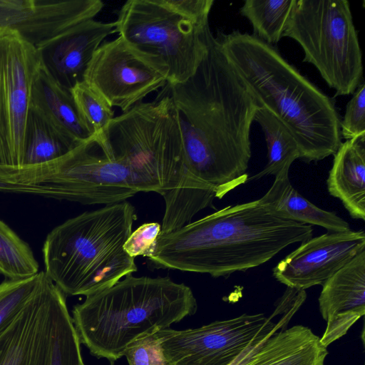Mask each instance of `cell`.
<instances>
[{"label": "cell", "instance_id": "6da1fadb", "mask_svg": "<svg viewBox=\"0 0 365 365\" xmlns=\"http://www.w3.org/2000/svg\"><path fill=\"white\" fill-rule=\"evenodd\" d=\"M167 86L188 170L222 199L247 182L250 129L260 106L214 36L195 73Z\"/></svg>", "mask_w": 365, "mask_h": 365}, {"label": "cell", "instance_id": "7a4b0ae2", "mask_svg": "<svg viewBox=\"0 0 365 365\" xmlns=\"http://www.w3.org/2000/svg\"><path fill=\"white\" fill-rule=\"evenodd\" d=\"M312 225L286 218L260 198L230 205L158 236L148 257L153 269L228 277L270 260L312 237Z\"/></svg>", "mask_w": 365, "mask_h": 365}, {"label": "cell", "instance_id": "3957f363", "mask_svg": "<svg viewBox=\"0 0 365 365\" xmlns=\"http://www.w3.org/2000/svg\"><path fill=\"white\" fill-rule=\"evenodd\" d=\"M96 135L128 168L138 192L163 197L159 236L188 224L217 197L213 187L188 170L175 109L168 94L135 105Z\"/></svg>", "mask_w": 365, "mask_h": 365}, {"label": "cell", "instance_id": "277c9868", "mask_svg": "<svg viewBox=\"0 0 365 365\" xmlns=\"http://www.w3.org/2000/svg\"><path fill=\"white\" fill-rule=\"evenodd\" d=\"M215 38L258 104L292 133L299 158L317 162L334 155L341 144V120L327 95L253 34L234 31Z\"/></svg>", "mask_w": 365, "mask_h": 365}, {"label": "cell", "instance_id": "5b68a950", "mask_svg": "<svg viewBox=\"0 0 365 365\" xmlns=\"http://www.w3.org/2000/svg\"><path fill=\"white\" fill-rule=\"evenodd\" d=\"M197 309L193 292L184 283L129 274L76 304L72 319L90 353L113 364L135 340L170 328Z\"/></svg>", "mask_w": 365, "mask_h": 365}, {"label": "cell", "instance_id": "8992f818", "mask_svg": "<svg viewBox=\"0 0 365 365\" xmlns=\"http://www.w3.org/2000/svg\"><path fill=\"white\" fill-rule=\"evenodd\" d=\"M135 220L125 200L66 220L43 242L45 274L65 295L87 297L112 287L137 271L123 249Z\"/></svg>", "mask_w": 365, "mask_h": 365}, {"label": "cell", "instance_id": "52a82bcc", "mask_svg": "<svg viewBox=\"0 0 365 365\" xmlns=\"http://www.w3.org/2000/svg\"><path fill=\"white\" fill-rule=\"evenodd\" d=\"M116 33L136 52L182 83L196 71L213 36L208 20L191 18L175 0H129L115 21Z\"/></svg>", "mask_w": 365, "mask_h": 365}, {"label": "cell", "instance_id": "ba28073f", "mask_svg": "<svg viewBox=\"0 0 365 365\" xmlns=\"http://www.w3.org/2000/svg\"><path fill=\"white\" fill-rule=\"evenodd\" d=\"M282 37L296 41L335 96L353 94L363 73L362 55L349 2L294 0Z\"/></svg>", "mask_w": 365, "mask_h": 365}, {"label": "cell", "instance_id": "9c48e42d", "mask_svg": "<svg viewBox=\"0 0 365 365\" xmlns=\"http://www.w3.org/2000/svg\"><path fill=\"white\" fill-rule=\"evenodd\" d=\"M299 307L294 305L277 323L263 314H243L197 328H168L155 334L168 365H230L250 346L284 328Z\"/></svg>", "mask_w": 365, "mask_h": 365}, {"label": "cell", "instance_id": "30bf717a", "mask_svg": "<svg viewBox=\"0 0 365 365\" xmlns=\"http://www.w3.org/2000/svg\"><path fill=\"white\" fill-rule=\"evenodd\" d=\"M41 63L36 47L16 31L0 30V163L23 166L31 90Z\"/></svg>", "mask_w": 365, "mask_h": 365}, {"label": "cell", "instance_id": "8fae6325", "mask_svg": "<svg viewBox=\"0 0 365 365\" xmlns=\"http://www.w3.org/2000/svg\"><path fill=\"white\" fill-rule=\"evenodd\" d=\"M123 112L168 84V76L133 49L122 37L104 41L93 53L83 81Z\"/></svg>", "mask_w": 365, "mask_h": 365}, {"label": "cell", "instance_id": "7c38bea8", "mask_svg": "<svg viewBox=\"0 0 365 365\" xmlns=\"http://www.w3.org/2000/svg\"><path fill=\"white\" fill-rule=\"evenodd\" d=\"M66 295L44 273L26 304L0 328V365H51Z\"/></svg>", "mask_w": 365, "mask_h": 365}, {"label": "cell", "instance_id": "4fadbf2b", "mask_svg": "<svg viewBox=\"0 0 365 365\" xmlns=\"http://www.w3.org/2000/svg\"><path fill=\"white\" fill-rule=\"evenodd\" d=\"M69 201L112 205L139 192L128 168L93 135L58 159Z\"/></svg>", "mask_w": 365, "mask_h": 365}, {"label": "cell", "instance_id": "5bb4252c", "mask_svg": "<svg viewBox=\"0 0 365 365\" xmlns=\"http://www.w3.org/2000/svg\"><path fill=\"white\" fill-rule=\"evenodd\" d=\"M365 248L362 230L327 232L301 245L273 269V276L291 289L305 290L322 285Z\"/></svg>", "mask_w": 365, "mask_h": 365}, {"label": "cell", "instance_id": "9a60e30c", "mask_svg": "<svg viewBox=\"0 0 365 365\" xmlns=\"http://www.w3.org/2000/svg\"><path fill=\"white\" fill-rule=\"evenodd\" d=\"M103 7L101 0H0V30L16 31L37 47Z\"/></svg>", "mask_w": 365, "mask_h": 365}, {"label": "cell", "instance_id": "2e32d148", "mask_svg": "<svg viewBox=\"0 0 365 365\" xmlns=\"http://www.w3.org/2000/svg\"><path fill=\"white\" fill-rule=\"evenodd\" d=\"M115 33V21L92 19L81 22L36 47L41 66L56 82L71 91L83 81L99 46Z\"/></svg>", "mask_w": 365, "mask_h": 365}, {"label": "cell", "instance_id": "e0dca14e", "mask_svg": "<svg viewBox=\"0 0 365 365\" xmlns=\"http://www.w3.org/2000/svg\"><path fill=\"white\" fill-rule=\"evenodd\" d=\"M322 286L319 307L327 327L320 341L327 348L365 314V248Z\"/></svg>", "mask_w": 365, "mask_h": 365}, {"label": "cell", "instance_id": "ac0fdd59", "mask_svg": "<svg viewBox=\"0 0 365 365\" xmlns=\"http://www.w3.org/2000/svg\"><path fill=\"white\" fill-rule=\"evenodd\" d=\"M327 184L329 193L341 200L351 217L365 220V134L341 143Z\"/></svg>", "mask_w": 365, "mask_h": 365}, {"label": "cell", "instance_id": "d6986e66", "mask_svg": "<svg viewBox=\"0 0 365 365\" xmlns=\"http://www.w3.org/2000/svg\"><path fill=\"white\" fill-rule=\"evenodd\" d=\"M327 354L311 329L294 325L271 334L246 365H324Z\"/></svg>", "mask_w": 365, "mask_h": 365}, {"label": "cell", "instance_id": "ffe728a7", "mask_svg": "<svg viewBox=\"0 0 365 365\" xmlns=\"http://www.w3.org/2000/svg\"><path fill=\"white\" fill-rule=\"evenodd\" d=\"M31 107L78 143L93 135L81 117L71 91L56 82L41 66L33 83Z\"/></svg>", "mask_w": 365, "mask_h": 365}, {"label": "cell", "instance_id": "44dd1931", "mask_svg": "<svg viewBox=\"0 0 365 365\" xmlns=\"http://www.w3.org/2000/svg\"><path fill=\"white\" fill-rule=\"evenodd\" d=\"M274 177L272 185L260 199L283 217L312 226H320L328 232L350 230L349 223L344 219L317 207L302 196L289 181V170H284Z\"/></svg>", "mask_w": 365, "mask_h": 365}, {"label": "cell", "instance_id": "7402d4cb", "mask_svg": "<svg viewBox=\"0 0 365 365\" xmlns=\"http://www.w3.org/2000/svg\"><path fill=\"white\" fill-rule=\"evenodd\" d=\"M80 143L30 107L25 131L23 165L52 162L66 155Z\"/></svg>", "mask_w": 365, "mask_h": 365}, {"label": "cell", "instance_id": "603a6c76", "mask_svg": "<svg viewBox=\"0 0 365 365\" xmlns=\"http://www.w3.org/2000/svg\"><path fill=\"white\" fill-rule=\"evenodd\" d=\"M254 121L259 123L264 134L268 162L262 170L248 178L247 182L266 175L276 176L284 170H289L292 163L300 157L294 137L270 111L260 106Z\"/></svg>", "mask_w": 365, "mask_h": 365}, {"label": "cell", "instance_id": "cb8c5ba5", "mask_svg": "<svg viewBox=\"0 0 365 365\" xmlns=\"http://www.w3.org/2000/svg\"><path fill=\"white\" fill-rule=\"evenodd\" d=\"M294 0H246L240 13L251 23L254 36L272 45L282 37Z\"/></svg>", "mask_w": 365, "mask_h": 365}, {"label": "cell", "instance_id": "d4e9b609", "mask_svg": "<svg viewBox=\"0 0 365 365\" xmlns=\"http://www.w3.org/2000/svg\"><path fill=\"white\" fill-rule=\"evenodd\" d=\"M38 272L39 265L31 247L0 219V274L18 279Z\"/></svg>", "mask_w": 365, "mask_h": 365}, {"label": "cell", "instance_id": "484cf974", "mask_svg": "<svg viewBox=\"0 0 365 365\" xmlns=\"http://www.w3.org/2000/svg\"><path fill=\"white\" fill-rule=\"evenodd\" d=\"M71 92L91 132L96 135L105 130L114 118V110L108 103L84 81L77 83Z\"/></svg>", "mask_w": 365, "mask_h": 365}, {"label": "cell", "instance_id": "4316f807", "mask_svg": "<svg viewBox=\"0 0 365 365\" xmlns=\"http://www.w3.org/2000/svg\"><path fill=\"white\" fill-rule=\"evenodd\" d=\"M81 344L67 304H64L57 319L51 365H85Z\"/></svg>", "mask_w": 365, "mask_h": 365}, {"label": "cell", "instance_id": "83f0119b", "mask_svg": "<svg viewBox=\"0 0 365 365\" xmlns=\"http://www.w3.org/2000/svg\"><path fill=\"white\" fill-rule=\"evenodd\" d=\"M44 272L23 279H6L0 283V328L12 318L38 288Z\"/></svg>", "mask_w": 365, "mask_h": 365}, {"label": "cell", "instance_id": "f1b7e54d", "mask_svg": "<svg viewBox=\"0 0 365 365\" xmlns=\"http://www.w3.org/2000/svg\"><path fill=\"white\" fill-rule=\"evenodd\" d=\"M123 356L128 365H168L155 333L135 340L127 347Z\"/></svg>", "mask_w": 365, "mask_h": 365}, {"label": "cell", "instance_id": "f546056e", "mask_svg": "<svg viewBox=\"0 0 365 365\" xmlns=\"http://www.w3.org/2000/svg\"><path fill=\"white\" fill-rule=\"evenodd\" d=\"M341 120V136L349 140L365 134V84H359Z\"/></svg>", "mask_w": 365, "mask_h": 365}, {"label": "cell", "instance_id": "4dcf8cb0", "mask_svg": "<svg viewBox=\"0 0 365 365\" xmlns=\"http://www.w3.org/2000/svg\"><path fill=\"white\" fill-rule=\"evenodd\" d=\"M161 225L158 222L145 223L132 232L123 249L131 257H149L160 235Z\"/></svg>", "mask_w": 365, "mask_h": 365}]
</instances>
